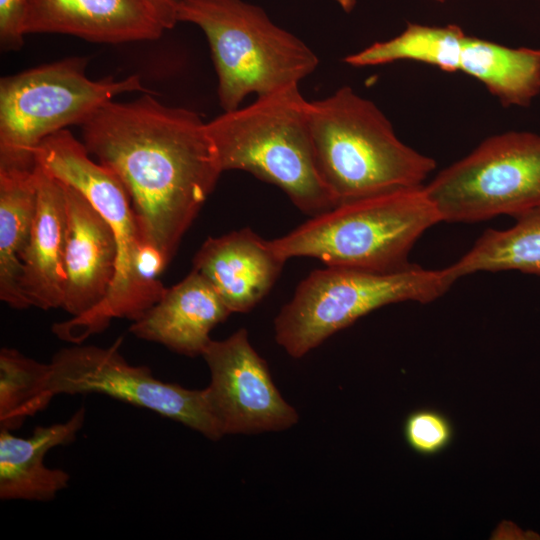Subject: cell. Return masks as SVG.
Wrapping results in <instances>:
<instances>
[{
	"label": "cell",
	"instance_id": "obj_25",
	"mask_svg": "<svg viewBox=\"0 0 540 540\" xmlns=\"http://www.w3.org/2000/svg\"><path fill=\"white\" fill-rule=\"evenodd\" d=\"M142 2L164 30L172 29L179 22V0H142Z\"/></svg>",
	"mask_w": 540,
	"mask_h": 540
},
{
	"label": "cell",
	"instance_id": "obj_2",
	"mask_svg": "<svg viewBox=\"0 0 540 540\" xmlns=\"http://www.w3.org/2000/svg\"><path fill=\"white\" fill-rule=\"evenodd\" d=\"M83 142L63 129L35 149V162L82 193L112 227L117 240L116 270L105 298L92 310L52 327L62 340L80 343L105 330L115 318L138 320L166 289L157 279L167 264L142 235L131 200L118 177L90 159Z\"/></svg>",
	"mask_w": 540,
	"mask_h": 540
},
{
	"label": "cell",
	"instance_id": "obj_9",
	"mask_svg": "<svg viewBox=\"0 0 540 540\" xmlns=\"http://www.w3.org/2000/svg\"><path fill=\"white\" fill-rule=\"evenodd\" d=\"M424 190L441 222L515 218L540 207V135L508 131L488 137Z\"/></svg>",
	"mask_w": 540,
	"mask_h": 540
},
{
	"label": "cell",
	"instance_id": "obj_8",
	"mask_svg": "<svg viewBox=\"0 0 540 540\" xmlns=\"http://www.w3.org/2000/svg\"><path fill=\"white\" fill-rule=\"evenodd\" d=\"M147 91L137 75L94 81L83 59L42 65L0 81V164L34 165V151L48 136L81 125L115 96Z\"/></svg>",
	"mask_w": 540,
	"mask_h": 540
},
{
	"label": "cell",
	"instance_id": "obj_12",
	"mask_svg": "<svg viewBox=\"0 0 540 540\" xmlns=\"http://www.w3.org/2000/svg\"><path fill=\"white\" fill-rule=\"evenodd\" d=\"M62 184L66 201L62 308L78 317L107 295L116 270L117 240L110 224L89 200L75 188Z\"/></svg>",
	"mask_w": 540,
	"mask_h": 540
},
{
	"label": "cell",
	"instance_id": "obj_21",
	"mask_svg": "<svg viewBox=\"0 0 540 540\" xmlns=\"http://www.w3.org/2000/svg\"><path fill=\"white\" fill-rule=\"evenodd\" d=\"M466 36L456 24L430 26L408 23L399 35L374 42L346 56L343 61L354 67H368L408 60L433 65L445 72H456L460 71Z\"/></svg>",
	"mask_w": 540,
	"mask_h": 540
},
{
	"label": "cell",
	"instance_id": "obj_19",
	"mask_svg": "<svg viewBox=\"0 0 540 540\" xmlns=\"http://www.w3.org/2000/svg\"><path fill=\"white\" fill-rule=\"evenodd\" d=\"M460 71L480 81L504 107H528L540 94V49L511 48L467 35Z\"/></svg>",
	"mask_w": 540,
	"mask_h": 540
},
{
	"label": "cell",
	"instance_id": "obj_10",
	"mask_svg": "<svg viewBox=\"0 0 540 540\" xmlns=\"http://www.w3.org/2000/svg\"><path fill=\"white\" fill-rule=\"evenodd\" d=\"M121 338L110 347L75 345L56 352L50 361L54 395H108L177 421L206 438L223 437L204 389L191 390L157 379L150 368L129 364L120 354Z\"/></svg>",
	"mask_w": 540,
	"mask_h": 540
},
{
	"label": "cell",
	"instance_id": "obj_15",
	"mask_svg": "<svg viewBox=\"0 0 540 540\" xmlns=\"http://www.w3.org/2000/svg\"><path fill=\"white\" fill-rule=\"evenodd\" d=\"M230 314L211 283L193 269L133 321L130 332L140 339L194 357L202 355L212 340L211 330Z\"/></svg>",
	"mask_w": 540,
	"mask_h": 540
},
{
	"label": "cell",
	"instance_id": "obj_3",
	"mask_svg": "<svg viewBox=\"0 0 540 540\" xmlns=\"http://www.w3.org/2000/svg\"><path fill=\"white\" fill-rule=\"evenodd\" d=\"M320 175L335 204L423 186L436 168L396 135L385 114L349 86L309 101Z\"/></svg>",
	"mask_w": 540,
	"mask_h": 540
},
{
	"label": "cell",
	"instance_id": "obj_20",
	"mask_svg": "<svg viewBox=\"0 0 540 540\" xmlns=\"http://www.w3.org/2000/svg\"><path fill=\"white\" fill-rule=\"evenodd\" d=\"M509 229H487L457 262L444 268L454 283L479 271H506L540 275V208L515 217Z\"/></svg>",
	"mask_w": 540,
	"mask_h": 540
},
{
	"label": "cell",
	"instance_id": "obj_13",
	"mask_svg": "<svg viewBox=\"0 0 540 540\" xmlns=\"http://www.w3.org/2000/svg\"><path fill=\"white\" fill-rule=\"evenodd\" d=\"M287 260L249 228L210 237L193 269L214 287L231 313L248 312L271 290Z\"/></svg>",
	"mask_w": 540,
	"mask_h": 540
},
{
	"label": "cell",
	"instance_id": "obj_22",
	"mask_svg": "<svg viewBox=\"0 0 540 540\" xmlns=\"http://www.w3.org/2000/svg\"><path fill=\"white\" fill-rule=\"evenodd\" d=\"M50 365L13 348L0 350V428L15 430L51 402Z\"/></svg>",
	"mask_w": 540,
	"mask_h": 540
},
{
	"label": "cell",
	"instance_id": "obj_7",
	"mask_svg": "<svg viewBox=\"0 0 540 540\" xmlns=\"http://www.w3.org/2000/svg\"><path fill=\"white\" fill-rule=\"evenodd\" d=\"M445 269L417 265L392 272L327 266L312 271L274 321L276 342L301 358L332 334L382 306L430 303L452 286Z\"/></svg>",
	"mask_w": 540,
	"mask_h": 540
},
{
	"label": "cell",
	"instance_id": "obj_27",
	"mask_svg": "<svg viewBox=\"0 0 540 540\" xmlns=\"http://www.w3.org/2000/svg\"><path fill=\"white\" fill-rule=\"evenodd\" d=\"M434 1L439 2V3H444V2H446L447 0H434Z\"/></svg>",
	"mask_w": 540,
	"mask_h": 540
},
{
	"label": "cell",
	"instance_id": "obj_24",
	"mask_svg": "<svg viewBox=\"0 0 540 540\" xmlns=\"http://www.w3.org/2000/svg\"><path fill=\"white\" fill-rule=\"evenodd\" d=\"M28 0H0V43L4 50H18L23 44Z\"/></svg>",
	"mask_w": 540,
	"mask_h": 540
},
{
	"label": "cell",
	"instance_id": "obj_26",
	"mask_svg": "<svg viewBox=\"0 0 540 540\" xmlns=\"http://www.w3.org/2000/svg\"><path fill=\"white\" fill-rule=\"evenodd\" d=\"M338 4L345 12H351L355 5L356 0H332Z\"/></svg>",
	"mask_w": 540,
	"mask_h": 540
},
{
	"label": "cell",
	"instance_id": "obj_4",
	"mask_svg": "<svg viewBox=\"0 0 540 540\" xmlns=\"http://www.w3.org/2000/svg\"><path fill=\"white\" fill-rule=\"evenodd\" d=\"M308 106L299 85H291L223 111L206 128L223 172H249L315 216L336 204L317 166Z\"/></svg>",
	"mask_w": 540,
	"mask_h": 540
},
{
	"label": "cell",
	"instance_id": "obj_1",
	"mask_svg": "<svg viewBox=\"0 0 540 540\" xmlns=\"http://www.w3.org/2000/svg\"><path fill=\"white\" fill-rule=\"evenodd\" d=\"M80 126L88 153L127 191L146 244L168 264L223 173L206 122L148 92L111 100Z\"/></svg>",
	"mask_w": 540,
	"mask_h": 540
},
{
	"label": "cell",
	"instance_id": "obj_5",
	"mask_svg": "<svg viewBox=\"0 0 540 540\" xmlns=\"http://www.w3.org/2000/svg\"><path fill=\"white\" fill-rule=\"evenodd\" d=\"M438 222L423 185L338 204L270 243L286 260L313 257L332 267L392 272L412 265V247Z\"/></svg>",
	"mask_w": 540,
	"mask_h": 540
},
{
	"label": "cell",
	"instance_id": "obj_14",
	"mask_svg": "<svg viewBox=\"0 0 540 540\" xmlns=\"http://www.w3.org/2000/svg\"><path fill=\"white\" fill-rule=\"evenodd\" d=\"M163 31L142 0H28L24 20L25 34L112 44L157 39Z\"/></svg>",
	"mask_w": 540,
	"mask_h": 540
},
{
	"label": "cell",
	"instance_id": "obj_23",
	"mask_svg": "<svg viewBox=\"0 0 540 540\" xmlns=\"http://www.w3.org/2000/svg\"><path fill=\"white\" fill-rule=\"evenodd\" d=\"M403 434L413 451L431 456L449 446L453 439V426L444 414L433 409H419L405 419Z\"/></svg>",
	"mask_w": 540,
	"mask_h": 540
},
{
	"label": "cell",
	"instance_id": "obj_11",
	"mask_svg": "<svg viewBox=\"0 0 540 540\" xmlns=\"http://www.w3.org/2000/svg\"><path fill=\"white\" fill-rule=\"evenodd\" d=\"M201 356L210 371L204 392L223 436L283 431L298 422L297 411L280 394L245 328L211 340Z\"/></svg>",
	"mask_w": 540,
	"mask_h": 540
},
{
	"label": "cell",
	"instance_id": "obj_17",
	"mask_svg": "<svg viewBox=\"0 0 540 540\" xmlns=\"http://www.w3.org/2000/svg\"><path fill=\"white\" fill-rule=\"evenodd\" d=\"M85 418L81 407L67 421L37 426L28 437L0 428V499L50 501L66 489L69 474L47 467L44 458L52 448L75 441Z\"/></svg>",
	"mask_w": 540,
	"mask_h": 540
},
{
	"label": "cell",
	"instance_id": "obj_6",
	"mask_svg": "<svg viewBox=\"0 0 540 540\" xmlns=\"http://www.w3.org/2000/svg\"><path fill=\"white\" fill-rule=\"evenodd\" d=\"M178 20L206 35L223 111L240 107L250 94L299 85L319 64L308 45L243 0H179Z\"/></svg>",
	"mask_w": 540,
	"mask_h": 540
},
{
	"label": "cell",
	"instance_id": "obj_18",
	"mask_svg": "<svg viewBox=\"0 0 540 540\" xmlns=\"http://www.w3.org/2000/svg\"><path fill=\"white\" fill-rule=\"evenodd\" d=\"M37 194L36 163L0 164V299L15 309L30 307L21 289L22 258L31 236Z\"/></svg>",
	"mask_w": 540,
	"mask_h": 540
},
{
	"label": "cell",
	"instance_id": "obj_16",
	"mask_svg": "<svg viewBox=\"0 0 540 540\" xmlns=\"http://www.w3.org/2000/svg\"><path fill=\"white\" fill-rule=\"evenodd\" d=\"M36 166L37 205L22 258L21 289L30 306L48 310L64 303L66 201L62 182Z\"/></svg>",
	"mask_w": 540,
	"mask_h": 540
}]
</instances>
